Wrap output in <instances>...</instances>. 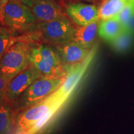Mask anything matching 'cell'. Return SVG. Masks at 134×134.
Returning <instances> with one entry per match:
<instances>
[{
    "mask_svg": "<svg viewBox=\"0 0 134 134\" xmlns=\"http://www.w3.org/2000/svg\"><path fill=\"white\" fill-rule=\"evenodd\" d=\"M75 27L68 18L42 22L25 34L28 41L55 46L73 41Z\"/></svg>",
    "mask_w": 134,
    "mask_h": 134,
    "instance_id": "cell-1",
    "label": "cell"
},
{
    "mask_svg": "<svg viewBox=\"0 0 134 134\" xmlns=\"http://www.w3.org/2000/svg\"><path fill=\"white\" fill-rule=\"evenodd\" d=\"M29 59L31 64L41 76L61 78L66 76L57 53L51 45L32 43Z\"/></svg>",
    "mask_w": 134,
    "mask_h": 134,
    "instance_id": "cell-2",
    "label": "cell"
},
{
    "mask_svg": "<svg viewBox=\"0 0 134 134\" xmlns=\"http://www.w3.org/2000/svg\"><path fill=\"white\" fill-rule=\"evenodd\" d=\"M32 42L24 40L17 41L6 50L0 60V75L12 79L31 65L30 50Z\"/></svg>",
    "mask_w": 134,
    "mask_h": 134,
    "instance_id": "cell-3",
    "label": "cell"
},
{
    "mask_svg": "<svg viewBox=\"0 0 134 134\" xmlns=\"http://www.w3.org/2000/svg\"><path fill=\"white\" fill-rule=\"evenodd\" d=\"M65 77H40L35 80L13 105L15 111L41 103L59 88Z\"/></svg>",
    "mask_w": 134,
    "mask_h": 134,
    "instance_id": "cell-4",
    "label": "cell"
},
{
    "mask_svg": "<svg viewBox=\"0 0 134 134\" xmlns=\"http://www.w3.org/2000/svg\"><path fill=\"white\" fill-rule=\"evenodd\" d=\"M4 26L14 31H29L37 20L31 8L20 0H9L3 7Z\"/></svg>",
    "mask_w": 134,
    "mask_h": 134,
    "instance_id": "cell-5",
    "label": "cell"
},
{
    "mask_svg": "<svg viewBox=\"0 0 134 134\" xmlns=\"http://www.w3.org/2000/svg\"><path fill=\"white\" fill-rule=\"evenodd\" d=\"M96 51V47L92 48L91 52L85 62L73 66L67 72L65 81L57 91L47 98L57 102L64 104L71 96L81 81L91 64Z\"/></svg>",
    "mask_w": 134,
    "mask_h": 134,
    "instance_id": "cell-6",
    "label": "cell"
},
{
    "mask_svg": "<svg viewBox=\"0 0 134 134\" xmlns=\"http://www.w3.org/2000/svg\"><path fill=\"white\" fill-rule=\"evenodd\" d=\"M42 77L41 74L31 64L26 69L20 72L10 80L4 98V103L14 105L19 97L26 91L32 83Z\"/></svg>",
    "mask_w": 134,
    "mask_h": 134,
    "instance_id": "cell-7",
    "label": "cell"
},
{
    "mask_svg": "<svg viewBox=\"0 0 134 134\" xmlns=\"http://www.w3.org/2000/svg\"><path fill=\"white\" fill-rule=\"evenodd\" d=\"M52 46L66 74L73 66L85 62L92 50L84 48L73 41Z\"/></svg>",
    "mask_w": 134,
    "mask_h": 134,
    "instance_id": "cell-8",
    "label": "cell"
},
{
    "mask_svg": "<svg viewBox=\"0 0 134 134\" xmlns=\"http://www.w3.org/2000/svg\"><path fill=\"white\" fill-rule=\"evenodd\" d=\"M65 11L76 26H86L99 20L98 9L94 5L70 3L66 6Z\"/></svg>",
    "mask_w": 134,
    "mask_h": 134,
    "instance_id": "cell-9",
    "label": "cell"
},
{
    "mask_svg": "<svg viewBox=\"0 0 134 134\" xmlns=\"http://www.w3.org/2000/svg\"><path fill=\"white\" fill-rule=\"evenodd\" d=\"M31 9L38 23L66 17L62 8L54 0H41L34 5Z\"/></svg>",
    "mask_w": 134,
    "mask_h": 134,
    "instance_id": "cell-10",
    "label": "cell"
},
{
    "mask_svg": "<svg viewBox=\"0 0 134 134\" xmlns=\"http://www.w3.org/2000/svg\"><path fill=\"white\" fill-rule=\"evenodd\" d=\"M99 23V20H98L86 26L75 27L73 41L84 48L91 49L98 32Z\"/></svg>",
    "mask_w": 134,
    "mask_h": 134,
    "instance_id": "cell-11",
    "label": "cell"
},
{
    "mask_svg": "<svg viewBox=\"0 0 134 134\" xmlns=\"http://www.w3.org/2000/svg\"><path fill=\"white\" fill-rule=\"evenodd\" d=\"M124 31V26L116 17L100 21L98 34L100 38L109 43L115 39Z\"/></svg>",
    "mask_w": 134,
    "mask_h": 134,
    "instance_id": "cell-12",
    "label": "cell"
},
{
    "mask_svg": "<svg viewBox=\"0 0 134 134\" xmlns=\"http://www.w3.org/2000/svg\"><path fill=\"white\" fill-rule=\"evenodd\" d=\"M128 1L129 0H108L103 2L98 9L99 20L103 21L116 17Z\"/></svg>",
    "mask_w": 134,
    "mask_h": 134,
    "instance_id": "cell-13",
    "label": "cell"
},
{
    "mask_svg": "<svg viewBox=\"0 0 134 134\" xmlns=\"http://www.w3.org/2000/svg\"><path fill=\"white\" fill-rule=\"evenodd\" d=\"M15 113L11 105H0V134H14Z\"/></svg>",
    "mask_w": 134,
    "mask_h": 134,
    "instance_id": "cell-14",
    "label": "cell"
},
{
    "mask_svg": "<svg viewBox=\"0 0 134 134\" xmlns=\"http://www.w3.org/2000/svg\"><path fill=\"white\" fill-rule=\"evenodd\" d=\"M134 32L124 29L122 32L115 39L109 42L114 51L118 53H125L133 46Z\"/></svg>",
    "mask_w": 134,
    "mask_h": 134,
    "instance_id": "cell-15",
    "label": "cell"
},
{
    "mask_svg": "<svg viewBox=\"0 0 134 134\" xmlns=\"http://www.w3.org/2000/svg\"><path fill=\"white\" fill-rule=\"evenodd\" d=\"M19 40H21V36H15L14 31L11 29L0 34V60L6 50Z\"/></svg>",
    "mask_w": 134,
    "mask_h": 134,
    "instance_id": "cell-16",
    "label": "cell"
},
{
    "mask_svg": "<svg viewBox=\"0 0 134 134\" xmlns=\"http://www.w3.org/2000/svg\"><path fill=\"white\" fill-rule=\"evenodd\" d=\"M11 79L0 75V105L4 103L8 83Z\"/></svg>",
    "mask_w": 134,
    "mask_h": 134,
    "instance_id": "cell-17",
    "label": "cell"
},
{
    "mask_svg": "<svg viewBox=\"0 0 134 134\" xmlns=\"http://www.w3.org/2000/svg\"><path fill=\"white\" fill-rule=\"evenodd\" d=\"M22 3H24L25 5L27 6L30 8H32L37 3L41 0H20Z\"/></svg>",
    "mask_w": 134,
    "mask_h": 134,
    "instance_id": "cell-18",
    "label": "cell"
},
{
    "mask_svg": "<svg viewBox=\"0 0 134 134\" xmlns=\"http://www.w3.org/2000/svg\"><path fill=\"white\" fill-rule=\"evenodd\" d=\"M0 26H4V21H3V8H0Z\"/></svg>",
    "mask_w": 134,
    "mask_h": 134,
    "instance_id": "cell-19",
    "label": "cell"
},
{
    "mask_svg": "<svg viewBox=\"0 0 134 134\" xmlns=\"http://www.w3.org/2000/svg\"><path fill=\"white\" fill-rule=\"evenodd\" d=\"M9 28L6 27L4 26H0V34L4 32L5 31H7L8 30H9Z\"/></svg>",
    "mask_w": 134,
    "mask_h": 134,
    "instance_id": "cell-20",
    "label": "cell"
},
{
    "mask_svg": "<svg viewBox=\"0 0 134 134\" xmlns=\"http://www.w3.org/2000/svg\"><path fill=\"white\" fill-rule=\"evenodd\" d=\"M8 1H9V0H0V8H3V6Z\"/></svg>",
    "mask_w": 134,
    "mask_h": 134,
    "instance_id": "cell-21",
    "label": "cell"
},
{
    "mask_svg": "<svg viewBox=\"0 0 134 134\" xmlns=\"http://www.w3.org/2000/svg\"><path fill=\"white\" fill-rule=\"evenodd\" d=\"M108 1V0H103V2H104V1Z\"/></svg>",
    "mask_w": 134,
    "mask_h": 134,
    "instance_id": "cell-22",
    "label": "cell"
},
{
    "mask_svg": "<svg viewBox=\"0 0 134 134\" xmlns=\"http://www.w3.org/2000/svg\"></svg>",
    "mask_w": 134,
    "mask_h": 134,
    "instance_id": "cell-23",
    "label": "cell"
},
{
    "mask_svg": "<svg viewBox=\"0 0 134 134\" xmlns=\"http://www.w3.org/2000/svg\"></svg>",
    "mask_w": 134,
    "mask_h": 134,
    "instance_id": "cell-24",
    "label": "cell"
}]
</instances>
